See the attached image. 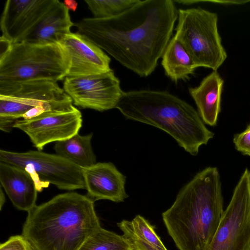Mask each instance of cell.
Segmentation results:
<instances>
[{
    "mask_svg": "<svg viewBox=\"0 0 250 250\" xmlns=\"http://www.w3.org/2000/svg\"><path fill=\"white\" fill-rule=\"evenodd\" d=\"M174 0H141L109 18H87L75 25L77 33L105 51L142 77L155 70L169 42L178 18Z\"/></svg>",
    "mask_w": 250,
    "mask_h": 250,
    "instance_id": "6da1fadb",
    "label": "cell"
},
{
    "mask_svg": "<svg viewBox=\"0 0 250 250\" xmlns=\"http://www.w3.org/2000/svg\"><path fill=\"white\" fill-rule=\"evenodd\" d=\"M223 211L220 174L208 167L180 188L162 218L179 250H207Z\"/></svg>",
    "mask_w": 250,
    "mask_h": 250,
    "instance_id": "7a4b0ae2",
    "label": "cell"
},
{
    "mask_svg": "<svg viewBox=\"0 0 250 250\" xmlns=\"http://www.w3.org/2000/svg\"><path fill=\"white\" fill-rule=\"evenodd\" d=\"M94 202L77 192L58 194L28 212L22 235L36 250H79L101 228Z\"/></svg>",
    "mask_w": 250,
    "mask_h": 250,
    "instance_id": "3957f363",
    "label": "cell"
},
{
    "mask_svg": "<svg viewBox=\"0 0 250 250\" xmlns=\"http://www.w3.org/2000/svg\"><path fill=\"white\" fill-rule=\"evenodd\" d=\"M118 109L127 119L158 128L170 135L192 156L214 137L190 104L165 91L123 92Z\"/></svg>",
    "mask_w": 250,
    "mask_h": 250,
    "instance_id": "277c9868",
    "label": "cell"
},
{
    "mask_svg": "<svg viewBox=\"0 0 250 250\" xmlns=\"http://www.w3.org/2000/svg\"><path fill=\"white\" fill-rule=\"evenodd\" d=\"M0 81L45 80L57 82L67 76L69 56L60 43H10L0 37Z\"/></svg>",
    "mask_w": 250,
    "mask_h": 250,
    "instance_id": "5b68a950",
    "label": "cell"
},
{
    "mask_svg": "<svg viewBox=\"0 0 250 250\" xmlns=\"http://www.w3.org/2000/svg\"><path fill=\"white\" fill-rule=\"evenodd\" d=\"M72 104L55 82L0 81V129L9 132L18 120L31 119Z\"/></svg>",
    "mask_w": 250,
    "mask_h": 250,
    "instance_id": "8992f818",
    "label": "cell"
},
{
    "mask_svg": "<svg viewBox=\"0 0 250 250\" xmlns=\"http://www.w3.org/2000/svg\"><path fill=\"white\" fill-rule=\"evenodd\" d=\"M174 37L197 66L217 69L227 58L218 30V16L201 8L180 9Z\"/></svg>",
    "mask_w": 250,
    "mask_h": 250,
    "instance_id": "52a82bcc",
    "label": "cell"
},
{
    "mask_svg": "<svg viewBox=\"0 0 250 250\" xmlns=\"http://www.w3.org/2000/svg\"><path fill=\"white\" fill-rule=\"evenodd\" d=\"M0 162L21 167L33 178L38 192L50 184L62 190L85 189L82 168L57 154L40 150H0Z\"/></svg>",
    "mask_w": 250,
    "mask_h": 250,
    "instance_id": "ba28073f",
    "label": "cell"
},
{
    "mask_svg": "<svg viewBox=\"0 0 250 250\" xmlns=\"http://www.w3.org/2000/svg\"><path fill=\"white\" fill-rule=\"evenodd\" d=\"M207 250H250V171L237 183Z\"/></svg>",
    "mask_w": 250,
    "mask_h": 250,
    "instance_id": "9c48e42d",
    "label": "cell"
},
{
    "mask_svg": "<svg viewBox=\"0 0 250 250\" xmlns=\"http://www.w3.org/2000/svg\"><path fill=\"white\" fill-rule=\"evenodd\" d=\"M63 89L75 105L101 112L116 108L124 92L112 69L96 75L66 77Z\"/></svg>",
    "mask_w": 250,
    "mask_h": 250,
    "instance_id": "30bf717a",
    "label": "cell"
},
{
    "mask_svg": "<svg viewBox=\"0 0 250 250\" xmlns=\"http://www.w3.org/2000/svg\"><path fill=\"white\" fill-rule=\"evenodd\" d=\"M82 123L81 112L72 104L31 119L18 120L13 128L24 132L34 146L41 151L49 143L64 140L79 133Z\"/></svg>",
    "mask_w": 250,
    "mask_h": 250,
    "instance_id": "8fae6325",
    "label": "cell"
},
{
    "mask_svg": "<svg viewBox=\"0 0 250 250\" xmlns=\"http://www.w3.org/2000/svg\"><path fill=\"white\" fill-rule=\"evenodd\" d=\"M56 0H8L1 16V38L20 42L50 9Z\"/></svg>",
    "mask_w": 250,
    "mask_h": 250,
    "instance_id": "7c38bea8",
    "label": "cell"
},
{
    "mask_svg": "<svg viewBox=\"0 0 250 250\" xmlns=\"http://www.w3.org/2000/svg\"><path fill=\"white\" fill-rule=\"evenodd\" d=\"M60 44L70 60L66 77L96 75L112 70L110 57L101 48L77 32L66 35Z\"/></svg>",
    "mask_w": 250,
    "mask_h": 250,
    "instance_id": "4fadbf2b",
    "label": "cell"
},
{
    "mask_svg": "<svg viewBox=\"0 0 250 250\" xmlns=\"http://www.w3.org/2000/svg\"><path fill=\"white\" fill-rule=\"evenodd\" d=\"M86 196L94 202L108 200L124 202L128 196L125 190L126 176L111 162L96 163L82 168Z\"/></svg>",
    "mask_w": 250,
    "mask_h": 250,
    "instance_id": "5bb4252c",
    "label": "cell"
},
{
    "mask_svg": "<svg viewBox=\"0 0 250 250\" xmlns=\"http://www.w3.org/2000/svg\"><path fill=\"white\" fill-rule=\"evenodd\" d=\"M0 183L13 205L27 212L36 206L37 192L31 174L16 166L0 162Z\"/></svg>",
    "mask_w": 250,
    "mask_h": 250,
    "instance_id": "9a60e30c",
    "label": "cell"
},
{
    "mask_svg": "<svg viewBox=\"0 0 250 250\" xmlns=\"http://www.w3.org/2000/svg\"><path fill=\"white\" fill-rule=\"evenodd\" d=\"M75 25L62 2L55 3L21 42L37 44L60 43Z\"/></svg>",
    "mask_w": 250,
    "mask_h": 250,
    "instance_id": "2e32d148",
    "label": "cell"
},
{
    "mask_svg": "<svg viewBox=\"0 0 250 250\" xmlns=\"http://www.w3.org/2000/svg\"><path fill=\"white\" fill-rule=\"evenodd\" d=\"M224 81L217 71L205 77L200 84L189 87L188 91L204 123L210 126L217 124L221 111V99Z\"/></svg>",
    "mask_w": 250,
    "mask_h": 250,
    "instance_id": "e0dca14e",
    "label": "cell"
},
{
    "mask_svg": "<svg viewBox=\"0 0 250 250\" xmlns=\"http://www.w3.org/2000/svg\"><path fill=\"white\" fill-rule=\"evenodd\" d=\"M162 59L166 75L176 83L188 79L198 68L188 52L174 36L168 42Z\"/></svg>",
    "mask_w": 250,
    "mask_h": 250,
    "instance_id": "ac0fdd59",
    "label": "cell"
},
{
    "mask_svg": "<svg viewBox=\"0 0 250 250\" xmlns=\"http://www.w3.org/2000/svg\"><path fill=\"white\" fill-rule=\"evenodd\" d=\"M92 133H79L67 139L56 142V154L81 168L90 167L96 163V156L91 146Z\"/></svg>",
    "mask_w": 250,
    "mask_h": 250,
    "instance_id": "d6986e66",
    "label": "cell"
},
{
    "mask_svg": "<svg viewBox=\"0 0 250 250\" xmlns=\"http://www.w3.org/2000/svg\"><path fill=\"white\" fill-rule=\"evenodd\" d=\"M117 225L125 238L141 240L157 250H167L153 226L143 216L137 215L131 221L124 220Z\"/></svg>",
    "mask_w": 250,
    "mask_h": 250,
    "instance_id": "ffe728a7",
    "label": "cell"
},
{
    "mask_svg": "<svg viewBox=\"0 0 250 250\" xmlns=\"http://www.w3.org/2000/svg\"><path fill=\"white\" fill-rule=\"evenodd\" d=\"M131 248L128 240L102 227L92 234L79 250H127Z\"/></svg>",
    "mask_w": 250,
    "mask_h": 250,
    "instance_id": "44dd1931",
    "label": "cell"
},
{
    "mask_svg": "<svg viewBox=\"0 0 250 250\" xmlns=\"http://www.w3.org/2000/svg\"><path fill=\"white\" fill-rule=\"evenodd\" d=\"M140 0H86L94 18L106 19L118 16L131 8Z\"/></svg>",
    "mask_w": 250,
    "mask_h": 250,
    "instance_id": "7402d4cb",
    "label": "cell"
},
{
    "mask_svg": "<svg viewBox=\"0 0 250 250\" xmlns=\"http://www.w3.org/2000/svg\"><path fill=\"white\" fill-rule=\"evenodd\" d=\"M0 250H36L22 234L12 236L0 245Z\"/></svg>",
    "mask_w": 250,
    "mask_h": 250,
    "instance_id": "603a6c76",
    "label": "cell"
},
{
    "mask_svg": "<svg viewBox=\"0 0 250 250\" xmlns=\"http://www.w3.org/2000/svg\"><path fill=\"white\" fill-rule=\"evenodd\" d=\"M233 142L237 151L250 156V124L243 132L234 135Z\"/></svg>",
    "mask_w": 250,
    "mask_h": 250,
    "instance_id": "cb8c5ba5",
    "label": "cell"
},
{
    "mask_svg": "<svg viewBox=\"0 0 250 250\" xmlns=\"http://www.w3.org/2000/svg\"><path fill=\"white\" fill-rule=\"evenodd\" d=\"M128 240L131 246L139 250H157L150 245L141 240L131 238H128Z\"/></svg>",
    "mask_w": 250,
    "mask_h": 250,
    "instance_id": "d4e9b609",
    "label": "cell"
},
{
    "mask_svg": "<svg viewBox=\"0 0 250 250\" xmlns=\"http://www.w3.org/2000/svg\"><path fill=\"white\" fill-rule=\"evenodd\" d=\"M63 3L69 10H70L73 11L76 10L78 6V3L73 0H65L63 1Z\"/></svg>",
    "mask_w": 250,
    "mask_h": 250,
    "instance_id": "484cf974",
    "label": "cell"
},
{
    "mask_svg": "<svg viewBox=\"0 0 250 250\" xmlns=\"http://www.w3.org/2000/svg\"><path fill=\"white\" fill-rule=\"evenodd\" d=\"M0 207L1 208L2 205L4 204L5 202V197L3 192V190L1 188V186H0Z\"/></svg>",
    "mask_w": 250,
    "mask_h": 250,
    "instance_id": "4316f807",
    "label": "cell"
},
{
    "mask_svg": "<svg viewBox=\"0 0 250 250\" xmlns=\"http://www.w3.org/2000/svg\"><path fill=\"white\" fill-rule=\"evenodd\" d=\"M131 248L127 250H139L130 245Z\"/></svg>",
    "mask_w": 250,
    "mask_h": 250,
    "instance_id": "83f0119b",
    "label": "cell"
}]
</instances>
